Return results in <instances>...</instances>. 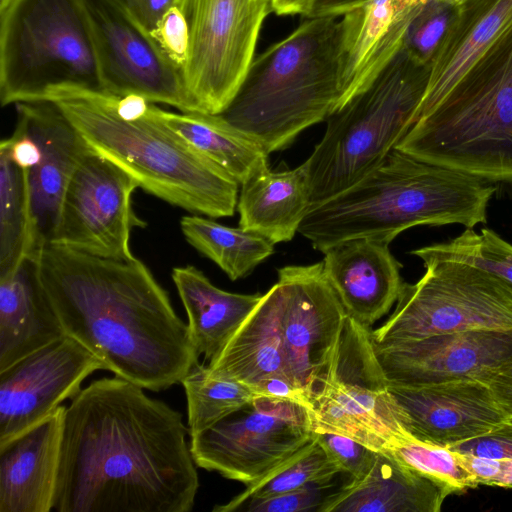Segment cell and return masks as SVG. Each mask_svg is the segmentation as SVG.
Returning a JSON list of instances; mask_svg holds the SVG:
<instances>
[{
    "mask_svg": "<svg viewBox=\"0 0 512 512\" xmlns=\"http://www.w3.org/2000/svg\"><path fill=\"white\" fill-rule=\"evenodd\" d=\"M182 415L118 376L66 407L53 510L189 512L199 477Z\"/></svg>",
    "mask_w": 512,
    "mask_h": 512,
    "instance_id": "6da1fadb",
    "label": "cell"
},
{
    "mask_svg": "<svg viewBox=\"0 0 512 512\" xmlns=\"http://www.w3.org/2000/svg\"><path fill=\"white\" fill-rule=\"evenodd\" d=\"M34 258L65 334L105 370L158 392L180 383L198 363L188 324L136 257L108 259L48 243Z\"/></svg>",
    "mask_w": 512,
    "mask_h": 512,
    "instance_id": "7a4b0ae2",
    "label": "cell"
},
{
    "mask_svg": "<svg viewBox=\"0 0 512 512\" xmlns=\"http://www.w3.org/2000/svg\"><path fill=\"white\" fill-rule=\"evenodd\" d=\"M492 182L394 148L358 182L311 206L298 232L315 250L354 238L390 243L418 225L486 223Z\"/></svg>",
    "mask_w": 512,
    "mask_h": 512,
    "instance_id": "3957f363",
    "label": "cell"
},
{
    "mask_svg": "<svg viewBox=\"0 0 512 512\" xmlns=\"http://www.w3.org/2000/svg\"><path fill=\"white\" fill-rule=\"evenodd\" d=\"M46 100L60 108L92 150L147 193L192 214L234 215L240 184L154 117L150 108L145 117L125 121L107 93L61 89Z\"/></svg>",
    "mask_w": 512,
    "mask_h": 512,
    "instance_id": "277c9868",
    "label": "cell"
},
{
    "mask_svg": "<svg viewBox=\"0 0 512 512\" xmlns=\"http://www.w3.org/2000/svg\"><path fill=\"white\" fill-rule=\"evenodd\" d=\"M339 17L307 18L254 57L237 93L219 115L270 154L343 103Z\"/></svg>",
    "mask_w": 512,
    "mask_h": 512,
    "instance_id": "5b68a950",
    "label": "cell"
},
{
    "mask_svg": "<svg viewBox=\"0 0 512 512\" xmlns=\"http://www.w3.org/2000/svg\"><path fill=\"white\" fill-rule=\"evenodd\" d=\"M395 148L481 180L512 183V25Z\"/></svg>",
    "mask_w": 512,
    "mask_h": 512,
    "instance_id": "8992f818",
    "label": "cell"
},
{
    "mask_svg": "<svg viewBox=\"0 0 512 512\" xmlns=\"http://www.w3.org/2000/svg\"><path fill=\"white\" fill-rule=\"evenodd\" d=\"M430 64L403 45L364 89L326 119L321 141L304 162L311 206L358 182L380 164L415 124Z\"/></svg>",
    "mask_w": 512,
    "mask_h": 512,
    "instance_id": "52a82bcc",
    "label": "cell"
},
{
    "mask_svg": "<svg viewBox=\"0 0 512 512\" xmlns=\"http://www.w3.org/2000/svg\"><path fill=\"white\" fill-rule=\"evenodd\" d=\"M61 89L102 92L80 0L0 5V102L45 101Z\"/></svg>",
    "mask_w": 512,
    "mask_h": 512,
    "instance_id": "ba28073f",
    "label": "cell"
},
{
    "mask_svg": "<svg viewBox=\"0 0 512 512\" xmlns=\"http://www.w3.org/2000/svg\"><path fill=\"white\" fill-rule=\"evenodd\" d=\"M370 328L347 316L324 378L312 397L314 433L352 438L375 451L414 439L389 391Z\"/></svg>",
    "mask_w": 512,
    "mask_h": 512,
    "instance_id": "9c48e42d",
    "label": "cell"
},
{
    "mask_svg": "<svg viewBox=\"0 0 512 512\" xmlns=\"http://www.w3.org/2000/svg\"><path fill=\"white\" fill-rule=\"evenodd\" d=\"M426 271L401 287L391 316L371 334L391 343L471 330L512 329V289L492 274L451 261H423Z\"/></svg>",
    "mask_w": 512,
    "mask_h": 512,
    "instance_id": "30bf717a",
    "label": "cell"
},
{
    "mask_svg": "<svg viewBox=\"0 0 512 512\" xmlns=\"http://www.w3.org/2000/svg\"><path fill=\"white\" fill-rule=\"evenodd\" d=\"M188 24L182 78L196 111L220 114L253 59L269 0H177Z\"/></svg>",
    "mask_w": 512,
    "mask_h": 512,
    "instance_id": "8fae6325",
    "label": "cell"
},
{
    "mask_svg": "<svg viewBox=\"0 0 512 512\" xmlns=\"http://www.w3.org/2000/svg\"><path fill=\"white\" fill-rule=\"evenodd\" d=\"M314 436L310 409L258 396L210 428L190 436L196 466L249 486Z\"/></svg>",
    "mask_w": 512,
    "mask_h": 512,
    "instance_id": "7c38bea8",
    "label": "cell"
},
{
    "mask_svg": "<svg viewBox=\"0 0 512 512\" xmlns=\"http://www.w3.org/2000/svg\"><path fill=\"white\" fill-rule=\"evenodd\" d=\"M103 93L137 94L180 112L196 111L181 71L128 11L124 0H80Z\"/></svg>",
    "mask_w": 512,
    "mask_h": 512,
    "instance_id": "4fadbf2b",
    "label": "cell"
},
{
    "mask_svg": "<svg viewBox=\"0 0 512 512\" xmlns=\"http://www.w3.org/2000/svg\"><path fill=\"white\" fill-rule=\"evenodd\" d=\"M137 188L129 174L87 145L65 192L51 243L102 258H134L131 231L146 226L132 208Z\"/></svg>",
    "mask_w": 512,
    "mask_h": 512,
    "instance_id": "5bb4252c",
    "label": "cell"
},
{
    "mask_svg": "<svg viewBox=\"0 0 512 512\" xmlns=\"http://www.w3.org/2000/svg\"><path fill=\"white\" fill-rule=\"evenodd\" d=\"M277 274L286 373L312 401L340 340L347 313L324 274L322 261L287 265Z\"/></svg>",
    "mask_w": 512,
    "mask_h": 512,
    "instance_id": "9a60e30c",
    "label": "cell"
},
{
    "mask_svg": "<svg viewBox=\"0 0 512 512\" xmlns=\"http://www.w3.org/2000/svg\"><path fill=\"white\" fill-rule=\"evenodd\" d=\"M102 361L65 335L0 371V443L39 423L73 399Z\"/></svg>",
    "mask_w": 512,
    "mask_h": 512,
    "instance_id": "2e32d148",
    "label": "cell"
},
{
    "mask_svg": "<svg viewBox=\"0 0 512 512\" xmlns=\"http://www.w3.org/2000/svg\"><path fill=\"white\" fill-rule=\"evenodd\" d=\"M374 346L388 381L399 385L482 381L512 363V329L445 333Z\"/></svg>",
    "mask_w": 512,
    "mask_h": 512,
    "instance_id": "e0dca14e",
    "label": "cell"
},
{
    "mask_svg": "<svg viewBox=\"0 0 512 512\" xmlns=\"http://www.w3.org/2000/svg\"><path fill=\"white\" fill-rule=\"evenodd\" d=\"M388 387L403 413L406 431L424 443L450 447L511 419L479 380L420 386L389 382Z\"/></svg>",
    "mask_w": 512,
    "mask_h": 512,
    "instance_id": "ac0fdd59",
    "label": "cell"
},
{
    "mask_svg": "<svg viewBox=\"0 0 512 512\" xmlns=\"http://www.w3.org/2000/svg\"><path fill=\"white\" fill-rule=\"evenodd\" d=\"M16 125L39 144L38 163L27 170L33 230V258L51 243L63 198L87 144L52 101L18 103Z\"/></svg>",
    "mask_w": 512,
    "mask_h": 512,
    "instance_id": "d6986e66",
    "label": "cell"
},
{
    "mask_svg": "<svg viewBox=\"0 0 512 512\" xmlns=\"http://www.w3.org/2000/svg\"><path fill=\"white\" fill-rule=\"evenodd\" d=\"M322 253L324 274L348 317L370 328L388 314L403 285L402 264L391 253L389 243L354 238Z\"/></svg>",
    "mask_w": 512,
    "mask_h": 512,
    "instance_id": "ffe728a7",
    "label": "cell"
},
{
    "mask_svg": "<svg viewBox=\"0 0 512 512\" xmlns=\"http://www.w3.org/2000/svg\"><path fill=\"white\" fill-rule=\"evenodd\" d=\"M66 406L0 443V512H50Z\"/></svg>",
    "mask_w": 512,
    "mask_h": 512,
    "instance_id": "44dd1931",
    "label": "cell"
},
{
    "mask_svg": "<svg viewBox=\"0 0 512 512\" xmlns=\"http://www.w3.org/2000/svg\"><path fill=\"white\" fill-rule=\"evenodd\" d=\"M424 2L366 0L342 16V105L369 85L401 50Z\"/></svg>",
    "mask_w": 512,
    "mask_h": 512,
    "instance_id": "7402d4cb",
    "label": "cell"
},
{
    "mask_svg": "<svg viewBox=\"0 0 512 512\" xmlns=\"http://www.w3.org/2000/svg\"><path fill=\"white\" fill-rule=\"evenodd\" d=\"M512 25V0H465L430 63L416 121L429 113ZM416 123V122H415Z\"/></svg>",
    "mask_w": 512,
    "mask_h": 512,
    "instance_id": "603a6c76",
    "label": "cell"
},
{
    "mask_svg": "<svg viewBox=\"0 0 512 512\" xmlns=\"http://www.w3.org/2000/svg\"><path fill=\"white\" fill-rule=\"evenodd\" d=\"M451 492L378 451L370 470L326 496L318 512H439Z\"/></svg>",
    "mask_w": 512,
    "mask_h": 512,
    "instance_id": "cb8c5ba5",
    "label": "cell"
},
{
    "mask_svg": "<svg viewBox=\"0 0 512 512\" xmlns=\"http://www.w3.org/2000/svg\"><path fill=\"white\" fill-rule=\"evenodd\" d=\"M65 335L35 258L0 275V371Z\"/></svg>",
    "mask_w": 512,
    "mask_h": 512,
    "instance_id": "d4e9b609",
    "label": "cell"
},
{
    "mask_svg": "<svg viewBox=\"0 0 512 512\" xmlns=\"http://www.w3.org/2000/svg\"><path fill=\"white\" fill-rule=\"evenodd\" d=\"M207 368L212 375L241 382L254 392L261 382L270 377H288L277 283L262 295L222 351L209 361Z\"/></svg>",
    "mask_w": 512,
    "mask_h": 512,
    "instance_id": "484cf974",
    "label": "cell"
},
{
    "mask_svg": "<svg viewBox=\"0 0 512 512\" xmlns=\"http://www.w3.org/2000/svg\"><path fill=\"white\" fill-rule=\"evenodd\" d=\"M240 186L239 227L273 244L291 241L311 208L305 163L278 171L266 168Z\"/></svg>",
    "mask_w": 512,
    "mask_h": 512,
    "instance_id": "4316f807",
    "label": "cell"
},
{
    "mask_svg": "<svg viewBox=\"0 0 512 512\" xmlns=\"http://www.w3.org/2000/svg\"><path fill=\"white\" fill-rule=\"evenodd\" d=\"M172 279L188 316L193 345L208 361L222 351L263 295L224 291L193 265L173 268Z\"/></svg>",
    "mask_w": 512,
    "mask_h": 512,
    "instance_id": "83f0119b",
    "label": "cell"
},
{
    "mask_svg": "<svg viewBox=\"0 0 512 512\" xmlns=\"http://www.w3.org/2000/svg\"><path fill=\"white\" fill-rule=\"evenodd\" d=\"M150 112L240 185L254 174L269 168V154L264 148L219 114L170 112L154 103L150 105Z\"/></svg>",
    "mask_w": 512,
    "mask_h": 512,
    "instance_id": "f1b7e54d",
    "label": "cell"
},
{
    "mask_svg": "<svg viewBox=\"0 0 512 512\" xmlns=\"http://www.w3.org/2000/svg\"><path fill=\"white\" fill-rule=\"evenodd\" d=\"M180 227L188 243L212 260L232 281L246 277L274 253V244L267 238L241 227L222 225L202 215L183 216Z\"/></svg>",
    "mask_w": 512,
    "mask_h": 512,
    "instance_id": "f546056e",
    "label": "cell"
},
{
    "mask_svg": "<svg viewBox=\"0 0 512 512\" xmlns=\"http://www.w3.org/2000/svg\"><path fill=\"white\" fill-rule=\"evenodd\" d=\"M33 258V230L27 169L0 143V275Z\"/></svg>",
    "mask_w": 512,
    "mask_h": 512,
    "instance_id": "4dcf8cb0",
    "label": "cell"
},
{
    "mask_svg": "<svg viewBox=\"0 0 512 512\" xmlns=\"http://www.w3.org/2000/svg\"><path fill=\"white\" fill-rule=\"evenodd\" d=\"M338 473L339 467L329 458L315 435L290 457L271 469L257 482L226 504L216 505L214 512L240 510L250 499L266 498L296 490L310 484H327Z\"/></svg>",
    "mask_w": 512,
    "mask_h": 512,
    "instance_id": "1f68e13d",
    "label": "cell"
},
{
    "mask_svg": "<svg viewBox=\"0 0 512 512\" xmlns=\"http://www.w3.org/2000/svg\"><path fill=\"white\" fill-rule=\"evenodd\" d=\"M180 383L187 399L190 436L210 428L259 396L241 382L212 375L207 365L199 362Z\"/></svg>",
    "mask_w": 512,
    "mask_h": 512,
    "instance_id": "d6a6232c",
    "label": "cell"
},
{
    "mask_svg": "<svg viewBox=\"0 0 512 512\" xmlns=\"http://www.w3.org/2000/svg\"><path fill=\"white\" fill-rule=\"evenodd\" d=\"M410 254L422 261L451 260L472 265L512 289V245L491 229L477 233L473 228H466L453 239L412 250Z\"/></svg>",
    "mask_w": 512,
    "mask_h": 512,
    "instance_id": "836d02e7",
    "label": "cell"
},
{
    "mask_svg": "<svg viewBox=\"0 0 512 512\" xmlns=\"http://www.w3.org/2000/svg\"><path fill=\"white\" fill-rule=\"evenodd\" d=\"M389 452L404 465L448 489L451 494L463 493L479 485L463 464L461 454L448 447L411 439Z\"/></svg>",
    "mask_w": 512,
    "mask_h": 512,
    "instance_id": "e575fe53",
    "label": "cell"
},
{
    "mask_svg": "<svg viewBox=\"0 0 512 512\" xmlns=\"http://www.w3.org/2000/svg\"><path fill=\"white\" fill-rule=\"evenodd\" d=\"M457 7L448 0H425L408 27L404 47L421 62L430 64Z\"/></svg>",
    "mask_w": 512,
    "mask_h": 512,
    "instance_id": "d590c367",
    "label": "cell"
},
{
    "mask_svg": "<svg viewBox=\"0 0 512 512\" xmlns=\"http://www.w3.org/2000/svg\"><path fill=\"white\" fill-rule=\"evenodd\" d=\"M318 443L341 472L356 479L365 475L372 467L377 452L362 443L335 433H314Z\"/></svg>",
    "mask_w": 512,
    "mask_h": 512,
    "instance_id": "8d00e7d4",
    "label": "cell"
},
{
    "mask_svg": "<svg viewBox=\"0 0 512 512\" xmlns=\"http://www.w3.org/2000/svg\"><path fill=\"white\" fill-rule=\"evenodd\" d=\"M149 34L161 52L181 71L188 54L189 30L177 0Z\"/></svg>",
    "mask_w": 512,
    "mask_h": 512,
    "instance_id": "74e56055",
    "label": "cell"
},
{
    "mask_svg": "<svg viewBox=\"0 0 512 512\" xmlns=\"http://www.w3.org/2000/svg\"><path fill=\"white\" fill-rule=\"evenodd\" d=\"M329 487H331V483L310 484L274 496L250 499L242 505L240 510L247 512H318L325 498L323 491Z\"/></svg>",
    "mask_w": 512,
    "mask_h": 512,
    "instance_id": "f35d334b",
    "label": "cell"
},
{
    "mask_svg": "<svg viewBox=\"0 0 512 512\" xmlns=\"http://www.w3.org/2000/svg\"><path fill=\"white\" fill-rule=\"evenodd\" d=\"M448 448L465 455L497 460L512 459V419L487 433Z\"/></svg>",
    "mask_w": 512,
    "mask_h": 512,
    "instance_id": "ab89813d",
    "label": "cell"
},
{
    "mask_svg": "<svg viewBox=\"0 0 512 512\" xmlns=\"http://www.w3.org/2000/svg\"><path fill=\"white\" fill-rule=\"evenodd\" d=\"M176 0H124L132 17L150 33Z\"/></svg>",
    "mask_w": 512,
    "mask_h": 512,
    "instance_id": "60d3db41",
    "label": "cell"
},
{
    "mask_svg": "<svg viewBox=\"0 0 512 512\" xmlns=\"http://www.w3.org/2000/svg\"><path fill=\"white\" fill-rule=\"evenodd\" d=\"M482 382L489 386L501 408L512 419V363L493 371Z\"/></svg>",
    "mask_w": 512,
    "mask_h": 512,
    "instance_id": "b9f144b4",
    "label": "cell"
},
{
    "mask_svg": "<svg viewBox=\"0 0 512 512\" xmlns=\"http://www.w3.org/2000/svg\"><path fill=\"white\" fill-rule=\"evenodd\" d=\"M151 102L143 96L128 94L124 96L113 95V106L116 114L125 121H136L145 117Z\"/></svg>",
    "mask_w": 512,
    "mask_h": 512,
    "instance_id": "7bdbcfd3",
    "label": "cell"
},
{
    "mask_svg": "<svg viewBox=\"0 0 512 512\" xmlns=\"http://www.w3.org/2000/svg\"><path fill=\"white\" fill-rule=\"evenodd\" d=\"M465 467L474 475L479 485L492 486L499 473L501 460L461 454Z\"/></svg>",
    "mask_w": 512,
    "mask_h": 512,
    "instance_id": "ee69618b",
    "label": "cell"
},
{
    "mask_svg": "<svg viewBox=\"0 0 512 512\" xmlns=\"http://www.w3.org/2000/svg\"><path fill=\"white\" fill-rule=\"evenodd\" d=\"M366 0H315L307 18L339 17L361 6Z\"/></svg>",
    "mask_w": 512,
    "mask_h": 512,
    "instance_id": "f6af8a7d",
    "label": "cell"
},
{
    "mask_svg": "<svg viewBox=\"0 0 512 512\" xmlns=\"http://www.w3.org/2000/svg\"><path fill=\"white\" fill-rule=\"evenodd\" d=\"M270 9L277 15H302L308 17L315 0H269Z\"/></svg>",
    "mask_w": 512,
    "mask_h": 512,
    "instance_id": "bcb514c9",
    "label": "cell"
},
{
    "mask_svg": "<svg viewBox=\"0 0 512 512\" xmlns=\"http://www.w3.org/2000/svg\"><path fill=\"white\" fill-rule=\"evenodd\" d=\"M492 486L512 488V459L501 460L499 473L494 479Z\"/></svg>",
    "mask_w": 512,
    "mask_h": 512,
    "instance_id": "7dc6e473",
    "label": "cell"
},
{
    "mask_svg": "<svg viewBox=\"0 0 512 512\" xmlns=\"http://www.w3.org/2000/svg\"><path fill=\"white\" fill-rule=\"evenodd\" d=\"M448 1H450L453 4H460V3H462L465 0H448Z\"/></svg>",
    "mask_w": 512,
    "mask_h": 512,
    "instance_id": "c3c4849f",
    "label": "cell"
},
{
    "mask_svg": "<svg viewBox=\"0 0 512 512\" xmlns=\"http://www.w3.org/2000/svg\"><path fill=\"white\" fill-rule=\"evenodd\" d=\"M8 0H0V5H3L4 3H6Z\"/></svg>",
    "mask_w": 512,
    "mask_h": 512,
    "instance_id": "681fc988",
    "label": "cell"
}]
</instances>
